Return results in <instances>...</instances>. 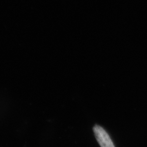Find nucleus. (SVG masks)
<instances>
[{
  "instance_id": "f257e3e1",
  "label": "nucleus",
  "mask_w": 147,
  "mask_h": 147,
  "mask_svg": "<svg viewBox=\"0 0 147 147\" xmlns=\"http://www.w3.org/2000/svg\"><path fill=\"white\" fill-rule=\"evenodd\" d=\"M95 136L101 147H115L110 136L102 127L95 125L93 128Z\"/></svg>"
}]
</instances>
